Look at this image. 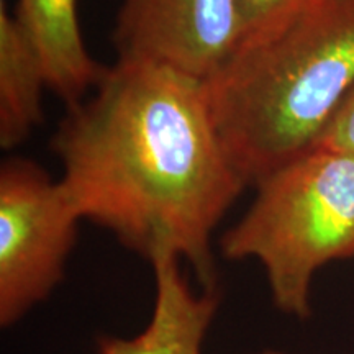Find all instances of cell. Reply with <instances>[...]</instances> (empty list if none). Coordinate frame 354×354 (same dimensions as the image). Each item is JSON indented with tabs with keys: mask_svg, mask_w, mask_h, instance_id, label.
<instances>
[{
	"mask_svg": "<svg viewBox=\"0 0 354 354\" xmlns=\"http://www.w3.org/2000/svg\"><path fill=\"white\" fill-rule=\"evenodd\" d=\"M81 214L151 263L185 261L215 289L212 238L246 180L216 130L205 82L167 66L117 59L51 140Z\"/></svg>",
	"mask_w": 354,
	"mask_h": 354,
	"instance_id": "obj_1",
	"label": "cell"
},
{
	"mask_svg": "<svg viewBox=\"0 0 354 354\" xmlns=\"http://www.w3.org/2000/svg\"><path fill=\"white\" fill-rule=\"evenodd\" d=\"M205 88L233 165L254 185L317 148L354 91V0H307L246 33Z\"/></svg>",
	"mask_w": 354,
	"mask_h": 354,
	"instance_id": "obj_2",
	"label": "cell"
},
{
	"mask_svg": "<svg viewBox=\"0 0 354 354\" xmlns=\"http://www.w3.org/2000/svg\"><path fill=\"white\" fill-rule=\"evenodd\" d=\"M254 187L246 214L221 234V256L258 261L276 308L305 320L317 272L354 259V158L318 146Z\"/></svg>",
	"mask_w": 354,
	"mask_h": 354,
	"instance_id": "obj_3",
	"label": "cell"
},
{
	"mask_svg": "<svg viewBox=\"0 0 354 354\" xmlns=\"http://www.w3.org/2000/svg\"><path fill=\"white\" fill-rule=\"evenodd\" d=\"M82 216L61 179L37 162L0 167V326L10 328L63 282Z\"/></svg>",
	"mask_w": 354,
	"mask_h": 354,
	"instance_id": "obj_4",
	"label": "cell"
},
{
	"mask_svg": "<svg viewBox=\"0 0 354 354\" xmlns=\"http://www.w3.org/2000/svg\"><path fill=\"white\" fill-rule=\"evenodd\" d=\"M245 33L236 0H120L112 39L118 59L149 61L205 82Z\"/></svg>",
	"mask_w": 354,
	"mask_h": 354,
	"instance_id": "obj_5",
	"label": "cell"
},
{
	"mask_svg": "<svg viewBox=\"0 0 354 354\" xmlns=\"http://www.w3.org/2000/svg\"><path fill=\"white\" fill-rule=\"evenodd\" d=\"M149 264L156 294L148 325L130 338L100 336L97 354H203L218 312L216 289L194 290L176 256H158Z\"/></svg>",
	"mask_w": 354,
	"mask_h": 354,
	"instance_id": "obj_6",
	"label": "cell"
},
{
	"mask_svg": "<svg viewBox=\"0 0 354 354\" xmlns=\"http://www.w3.org/2000/svg\"><path fill=\"white\" fill-rule=\"evenodd\" d=\"M13 13L41 55L50 91L68 107L86 99L105 68L84 43L77 0H19Z\"/></svg>",
	"mask_w": 354,
	"mask_h": 354,
	"instance_id": "obj_7",
	"label": "cell"
},
{
	"mask_svg": "<svg viewBox=\"0 0 354 354\" xmlns=\"http://www.w3.org/2000/svg\"><path fill=\"white\" fill-rule=\"evenodd\" d=\"M48 76L38 48L0 0V146L13 149L43 120Z\"/></svg>",
	"mask_w": 354,
	"mask_h": 354,
	"instance_id": "obj_8",
	"label": "cell"
},
{
	"mask_svg": "<svg viewBox=\"0 0 354 354\" xmlns=\"http://www.w3.org/2000/svg\"><path fill=\"white\" fill-rule=\"evenodd\" d=\"M246 33L287 19L307 0H236ZM245 33V35H246Z\"/></svg>",
	"mask_w": 354,
	"mask_h": 354,
	"instance_id": "obj_9",
	"label": "cell"
},
{
	"mask_svg": "<svg viewBox=\"0 0 354 354\" xmlns=\"http://www.w3.org/2000/svg\"><path fill=\"white\" fill-rule=\"evenodd\" d=\"M318 146L336 149L354 158V91L335 115L317 148Z\"/></svg>",
	"mask_w": 354,
	"mask_h": 354,
	"instance_id": "obj_10",
	"label": "cell"
},
{
	"mask_svg": "<svg viewBox=\"0 0 354 354\" xmlns=\"http://www.w3.org/2000/svg\"><path fill=\"white\" fill-rule=\"evenodd\" d=\"M253 354H287V353L277 351V349H264V351H258V353H253Z\"/></svg>",
	"mask_w": 354,
	"mask_h": 354,
	"instance_id": "obj_11",
	"label": "cell"
}]
</instances>
